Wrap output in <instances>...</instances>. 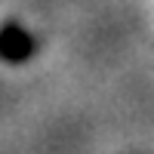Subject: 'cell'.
Listing matches in <instances>:
<instances>
[{"mask_svg":"<svg viewBox=\"0 0 154 154\" xmlns=\"http://www.w3.org/2000/svg\"><path fill=\"white\" fill-rule=\"evenodd\" d=\"M34 56V37L22 28V25H6L0 31V59L6 62H25Z\"/></svg>","mask_w":154,"mask_h":154,"instance_id":"6da1fadb","label":"cell"}]
</instances>
